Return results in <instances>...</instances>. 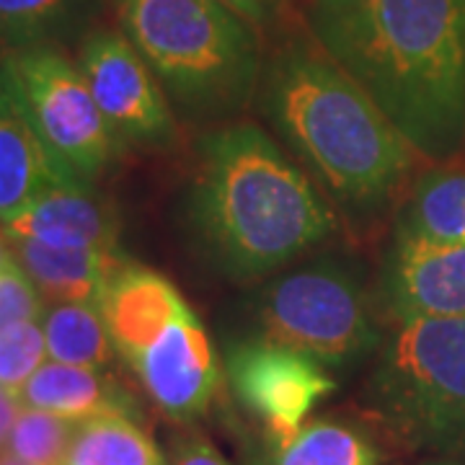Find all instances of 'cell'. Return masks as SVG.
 <instances>
[{
    "label": "cell",
    "instance_id": "9a60e30c",
    "mask_svg": "<svg viewBox=\"0 0 465 465\" xmlns=\"http://www.w3.org/2000/svg\"><path fill=\"white\" fill-rule=\"evenodd\" d=\"M24 409H36L63 416L70 421H84L99 414H137L134 399L109 375L96 367L45 362L18 391Z\"/></svg>",
    "mask_w": 465,
    "mask_h": 465
},
{
    "label": "cell",
    "instance_id": "e0dca14e",
    "mask_svg": "<svg viewBox=\"0 0 465 465\" xmlns=\"http://www.w3.org/2000/svg\"><path fill=\"white\" fill-rule=\"evenodd\" d=\"M393 232L432 243H465V168L448 161L424 171L399 207Z\"/></svg>",
    "mask_w": 465,
    "mask_h": 465
},
{
    "label": "cell",
    "instance_id": "6da1fadb",
    "mask_svg": "<svg viewBox=\"0 0 465 465\" xmlns=\"http://www.w3.org/2000/svg\"><path fill=\"white\" fill-rule=\"evenodd\" d=\"M316 47L365 91L416 155L465 148V0H316Z\"/></svg>",
    "mask_w": 465,
    "mask_h": 465
},
{
    "label": "cell",
    "instance_id": "ba28073f",
    "mask_svg": "<svg viewBox=\"0 0 465 465\" xmlns=\"http://www.w3.org/2000/svg\"><path fill=\"white\" fill-rule=\"evenodd\" d=\"M225 375L232 396L262 421L269 440H287L298 432L318 403L336 391L329 367L256 336L228 347Z\"/></svg>",
    "mask_w": 465,
    "mask_h": 465
},
{
    "label": "cell",
    "instance_id": "4316f807",
    "mask_svg": "<svg viewBox=\"0 0 465 465\" xmlns=\"http://www.w3.org/2000/svg\"><path fill=\"white\" fill-rule=\"evenodd\" d=\"M21 409L24 406L18 401V393L0 385V452L8 448V440H11V432H14V424H16Z\"/></svg>",
    "mask_w": 465,
    "mask_h": 465
},
{
    "label": "cell",
    "instance_id": "8992f818",
    "mask_svg": "<svg viewBox=\"0 0 465 465\" xmlns=\"http://www.w3.org/2000/svg\"><path fill=\"white\" fill-rule=\"evenodd\" d=\"M372 300L357 266L341 256H321L262 284L251 302V326L256 339L344 370L381 349Z\"/></svg>",
    "mask_w": 465,
    "mask_h": 465
},
{
    "label": "cell",
    "instance_id": "7402d4cb",
    "mask_svg": "<svg viewBox=\"0 0 465 465\" xmlns=\"http://www.w3.org/2000/svg\"><path fill=\"white\" fill-rule=\"evenodd\" d=\"M73 432L75 421L70 419L36 409H21L5 450L29 465H65Z\"/></svg>",
    "mask_w": 465,
    "mask_h": 465
},
{
    "label": "cell",
    "instance_id": "2e32d148",
    "mask_svg": "<svg viewBox=\"0 0 465 465\" xmlns=\"http://www.w3.org/2000/svg\"><path fill=\"white\" fill-rule=\"evenodd\" d=\"M14 259L29 274L47 305L54 302H96L109 272L122 259L119 251L57 249L29 238L5 235Z\"/></svg>",
    "mask_w": 465,
    "mask_h": 465
},
{
    "label": "cell",
    "instance_id": "3957f363",
    "mask_svg": "<svg viewBox=\"0 0 465 465\" xmlns=\"http://www.w3.org/2000/svg\"><path fill=\"white\" fill-rule=\"evenodd\" d=\"M259 106L295 163L349 220L385 215L414 171V148L321 50L284 47L262 73Z\"/></svg>",
    "mask_w": 465,
    "mask_h": 465
},
{
    "label": "cell",
    "instance_id": "cb8c5ba5",
    "mask_svg": "<svg viewBox=\"0 0 465 465\" xmlns=\"http://www.w3.org/2000/svg\"><path fill=\"white\" fill-rule=\"evenodd\" d=\"M47 302L18 262L0 272V331L45 316Z\"/></svg>",
    "mask_w": 465,
    "mask_h": 465
},
{
    "label": "cell",
    "instance_id": "484cf974",
    "mask_svg": "<svg viewBox=\"0 0 465 465\" xmlns=\"http://www.w3.org/2000/svg\"><path fill=\"white\" fill-rule=\"evenodd\" d=\"M232 8L238 16H243L249 24H266L269 18L280 11L284 0H220Z\"/></svg>",
    "mask_w": 465,
    "mask_h": 465
},
{
    "label": "cell",
    "instance_id": "44dd1931",
    "mask_svg": "<svg viewBox=\"0 0 465 465\" xmlns=\"http://www.w3.org/2000/svg\"><path fill=\"white\" fill-rule=\"evenodd\" d=\"M81 5L84 0H0V45L5 50L50 47Z\"/></svg>",
    "mask_w": 465,
    "mask_h": 465
},
{
    "label": "cell",
    "instance_id": "30bf717a",
    "mask_svg": "<svg viewBox=\"0 0 465 465\" xmlns=\"http://www.w3.org/2000/svg\"><path fill=\"white\" fill-rule=\"evenodd\" d=\"M375 302L396 323L465 318V243H432L393 232Z\"/></svg>",
    "mask_w": 465,
    "mask_h": 465
},
{
    "label": "cell",
    "instance_id": "d6986e66",
    "mask_svg": "<svg viewBox=\"0 0 465 465\" xmlns=\"http://www.w3.org/2000/svg\"><path fill=\"white\" fill-rule=\"evenodd\" d=\"M65 465H168L133 416L99 414L75 421Z\"/></svg>",
    "mask_w": 465,
    "mask_h": 465
},
{
    "label": "cell",
    "instance_id": "ffe728a7",
    "mask_svg": "<svg viewBox=\"0 0 465 465\" xmlns=\"http://www.w3.org/2000/svg\"><path fill=\"white\" fill-rule=\"evenodd\" d=\"M42 326L54 362L104 370L114 357L116 349L99 302H54L45 308Z\"/></svg>",
    "mask_w": 465,
    "mask_h": 465
},
{
    "label": "cell",
    "instance_id": "4fadbf2b",
    "mask_svg": "<svg viewBox=\"0 0 465 465\" xmlns=\"http://www.w3.org/2000/svg\"><path fill=\"white\" fill-rule=\"evenodd\" d=\"M116 217L78 179H63L11 217L3 232L57 249L116 251Z\"/></svg>",
    "mask_w": 465,
    "mask_h": 465
},
{
    "label": "cell",
    "instance_id": "f1b7e54d",
    "mask_svg": "<svg viewBox=\"0 0 465 465\" xmlns=\"http://www.w3.org/2000/svg\"><path fill=\"white\" fill-rule=\"evenodd\" d=\"M421 465H465V460L463 458H458V455H440V458L427 460V463Z\"/></svg>",
    "mask_w": 465,
    "mask_h": 465
},
{
    "label": "cell",
    "instance_id": "5bb4252c",
    "mask_svg": "<svg viewBox=\"0 0 465 465\" xmlns=\"http://www.w3.org/2000/svg\"><path fill=\"white\" fill-rule=\"evenodd\" d=\"M63 179L73 176L45 148L0 75V228Z\"/></svg>",
    "mask_w": 465,
    "mask_h": 465
},
{
    "label": "cell",
    "instance_id": "9c48e42d",
    "mask_svg": "<svg viewBox=\"0 0 465 465\" xmlns=\"http://www.w3.org/2000/svg\"><path fill=\"white\" fill-rule=\"evenodd\" d=\"M78 67L99 109L124 143L143 148L176 145V112L145 57L124 34L94 32L85 36Z\"/></svg>",
    "mask_w": 465,
    "mask_h": 465
},
{
    "label": "cell",
    "instance_id": "5b68a950",
    "mask_svg": "<svg viewBox=\"0 0 465 465\" xmlns=\"http://www.w3.org/2000/svg\"><path fill=\"white\" fill-rule=\"evenodd\" d=\"M365 406L403 448L465 452V318L399 323L381 341Z\"/></svg>",
    "mask_w": 465,
    "mask_h": 465
},
{
    "label": "cell",
    "instance_id": "7a4b0ae2",
    "mask_svg": "<svg viewBox=\"0 0 465 465\" xmlns=\"http://www.w3.org/2000/svg\"><path fill=\"white\" fill-rule=\"evenodd\" d=\"M186 225L217 274L256 282L326 243L336 210L259 124L225 122L197 143Z\"/></svg>",
    "mask_w": 465,
    "mask_h": 465
},
{
    "label": "cell",
    "instance_id": "ac0fdd59",
    "mask_svg": "<svg viewBox=\"0 0 465 465\" xmlns=\"http://www.w3.org/2000/svg\"><path fill=\"white\" fill-rule=\"evenodd\" d=\"M256 465H382V455L362 427L313 419L287 440L264 437Z\"/></svg>",
    "mask_w": 465,
    "mask_h": 465
},
{
    "label": "cell",
    "instance_id": "277c9868",
    "mask_svg": "<svg viewBox=\"0 0 465 465\" xmlns=\"http://www.w3.org/2000/svg\"><path fill=\"white\" fill-rule=\"evenodd\" d=\"M122 34L145 57L176 116L225 124L262 84L253 24L220 0H112Z\"/></svg>",
    "mask_w": 465,
    "mask_h": 465
},
{
    "label": "cell",
    "instance_id": "f546056e",
    "mask_svg": "<svg viewBox=\"0 0 465 465\" xmlns=\"http://www.w3.org/2000/svg\"><path fill=\"white\" fill-rule=\"evenodd\" d=\"M0 465H29V463H24V460L16 458L11 450H3V452H0Z\"/></svg>",
    "mask_w": 465,
    "mask_h": 465
},
{
    "label": "cell",
    "instance_id": "d4e9b609",
    "mask_svg": "<svg viewBox=\"0 0 465 465\" xmlns=\"http://www.w3.org/2000/svg\"><path fill=\"white\" fill-rule=\"evenodd\" d=\"M171 465H231L220 450L200 434H183L171 452Z\"/></svg>",
    "mask_w": 465,
    "mask_h": 465
},
{
    "label": "cell",
    "instance_id": "7c38bea8",
    "mask_svg": "<svg viewBox=\"0 0 465 465\" xmlns=\"http://www.w3.org/2000/svg\"><path fill=\"white\" fill-rule=\"evenodd\" d=\"M96 302L116 354L127 365L171 321L189 311V302L168 277L127 256L109 272Z\"/></svg>",
    "mask_w": 465,
    "mask_h": 465
},
{
    "label": "cell",
    "instance_id": "83f0119b",
    "mask_svg": "<svg viewBox=\"0 0 465 465\" xmlns=\"http://www.w3.org/2000/svg\"><path fill=\"white\" fill-rule=\"evenodd\" d=\"M16 259H14V251H11V243H8V238H5V232L0 231V272L3 269H8V266L14 264Z\"/></svg>",
    "mask_w": 465,
    "mask_h": 465
},
{
    "label": "cell",
    "instance_id": "52a82bcc",
    "mask_svg": "<svg viewBox=\"0 0 465 465\" xmlns=\"http://www.w3.org/2000/svg\"><path fill=\"white\" fill-rule=\"evenodd\" d=\"M0 75L34 133L73 179L91 183L119 155L124 140L104 116L91 85L54 47L8 50Z\"/></svg>",
    "mask_w": 465,
    "mask_h": 465
},
{
    "label": "cell",
    "instance_id": "8fae6325",
    "mask_svg": "<svg viewBox=\"0 0 465 465\" xmlns=\"http://www.w3.org/2000/svg\"><path fill=\"white\" fill-rule=\"evenodd\" d=\"M150 401L173 421L200 419L220 388V362L197 313L171 321L133 362Z\"/></svg>",
    "mask_w": 465,
    "mask_h": 465
},
{
    "label": "cell",
    "instance_id": "603a6c76",
    "mask_svg": "<svg viewBox=\"0 0 465 465\" xmlns=\"http://www.w3.org/2000/svg\"><path fill=\"white\" fill-rule=\"evenodd\" d=\"M42 318L16 323L0 331V385L18 393L50 357Z\"/></svg>",
    "mask_w": 465,
    "mask_h": 465
}]
</instances>
